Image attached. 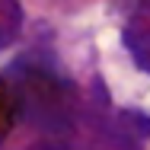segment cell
I'll list each match as a JSON object with an SVG mask.
<instances>
[{"label":"cell","instance_id":"obj_1","mask_svg":"<svg viewBox=\"0 0 150 150\" xmlns=\"http://www.w3.org/2000/svg\"><path fill=\"white\" fill-rule=\"evenodd\" d=\"M32 150H64V147H58V144H38V147H32Z\"/></svg>","mask_w":150,"mask_h":150}]
</instances>
